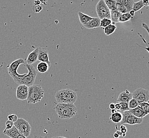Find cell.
Segmentation results:
<instances>
[{
	"label": "cell",
	"mask_w": 149,
	"mask_h": 138,
	"mask_svg": "<svg viewBox=\"0 0 149 138\" xmlns=\"http://www.w3.org/2000/svg\"><path fill=\"white\" fill-rule=\"evenodd\" d=\"M32 9L33 11L35 13H38L39 12H41L42 10V6L40 5H38V6H36V5H33L32 6Z\"/></svg>",
	"instance_id": "cell-31"
},
{
	"label": "cell",
	"mask_w": 149,
	"mask_h": 138,
	"mask_svg": "<svg viewBox=\"0 0 149 138\" xmlns=\"http://www.w3.org/2000/svg\"><path fill=\"white\" fill-rule=\"evenodd\" d=\"M78 16H79V20L80 21L81 24L83 26L86 24L88 22L91 21L93 19V17L86 15L81 12H78Z\"/></svg>",
	"instance_id": "cell-17"
},
{
	"label": "cell",
	"mask_w": 149,
	"mask_h": 138,
	"mask_svg": "<svg viewBox=\"0 0 149 138\" xmlns=\"http://www.w3.org/2000/svg\"><path fill=\"white\" fill-rule=\"evenodd\" d=\"M106 3L109 10L111 11H115L117 9V2L115 0H105Z\"/></svg>",
	"instance_id": "cell-23"
},
{
	"label": "cell",
	"mask_w": 149,
	"mask_h": 138,
	"mask_svg": "<svg viewBox=\"0 0 149 138\" xmlns=\"http://www.w3.org/2000/svg\"><path fill=\"white\" fill-rule=\"evenodd\" d=\"M53 109L61 120L70 119L74 117L78 111L74 104H72L57 103Z\"/></svg>",
	"instance_id": "cell-1"
},
{
	"label": "cell",
	"mask_w": 149,
	"mask_h": 138,
	"mask_svg": "<svg viewBox=\"0 0 149 138\" xmlns=\"http://www.w3.org/2000/svg\"><path fill=\"white\" fill-rule=\"evenodd\" d=\"M133 98L135 99L139 104L148 102L149 100V90L142 88H137L132 93Z\"/></svg>",
	"instance_id": "cell-7"
},
{
	"label": "cell",
	"mask_w": 149,
	"mask_h": 138,
	"mask_svg": "<svg viewBox=\"0 0 149 138\" xmlns=\"http://www.w3.org/2000/svg\"><path fill=\"white\" fill-rule=\"evenodd\" d=\"M55 98L57 103L74 104L77 100L78 96L74 91L66 89L57 91Z\"/></svg>",
	"instance_id": "cell-3"
},
{
	"label": "cell",
	"mask_w": 149,
	"mask_h": 138,
	"mask_svg": "<svg viewBox=\"0 0 149 138\" xmlns=\"http://www.w3.org/2000/svg\"><path fill=\"white\" fill-rule=\"evenodd\" d=\"M123 115V119L121 123L123 124H127L129 125H135L141 124L143 122V118H140L134 116L133 115L128 111H126L122 113Z\"/></svg>",
	"instance_id": "cell-9"
},
{
	"label": "cell",
	"mask_w": 149,
	"mask_h": 138,
	"mask_svg": "<svg viewBox=\"0 0 149 138\" xmlns=\"http://www.w3.org/2000/svg\"><path fill=\"white\" fill-rule=\"evenodd\" d=\"M118 111H117L116 109H111V114H113V113H116Z\"/></svg>",
	"instance_id": "cell-44"
},
{
	"label": "cell",
	"mask_w": 149,
	"mask_h": 138,
	"mask_svg": "<svg viewBox=\"0 0 149 138\" xmlns=\"http://www.w3.org/2000/svg\"><path fill=\"white\" fill-rule=\"evenodd\" d=\"M24 66L28 70V73L24 77H13L12 78L15 82L19 85L24 84L29 87L34 84L37 76V71L33 65L26 64Z\"/></svg>",
	"instance_id": "cell-2"
},
{
	"label": "cell",
	"mask_w": 149,
	"mask_h": 138,
	"mask_svg": "<svg viewBox=\"0 0 149 138\" xmlns=\"http://www.w3.org/2000/svg\"><path fill=\"white\" fill-rule=\"evenodd\" d=\"M128 103V107L130 109H134V108L137 107V106H139V103L137 102L135 99H133V98L130 100Z\"/></svg>",
	"instance_id": "cell-29"
},
{
	"label": "cell",
	"mask_w": 149,
	"mask_h": 138,
	"mask_svg": "<svg viewBox=\"0 0 149 138\" xmlns=\"http://www.w3.org/2000/svg\"><path fill=\"white\" fill-rule=\"evenodd\" d=\"M122 13L118 12L117 10L110 11V19L113 23H118L119 19Z\"/></svg>",
	"instance_id": "cell-21"
},
{
	"label": "cell",
	"mask_w": 149,
	"mask_h": 138,
	"mask_svg": "<svg viewBox=\"0 0 149 138\" xmlns=\"http://www.w3.org/2000/svg\"><path fill=\"white\" fill-rule=\"evenodd\" d=\"M143 4L144 6H148V3H149V0H143Z\"/></svg>",
	"instance_id": "cell-38"
},
{
	"label": "cell",
	"mask_w": 149,
	"mask_h": 138,
	"mask_svg": "<svg viewBox=\"0 0 149 138\" xmlns=\"http://www.w3.org/2000/svg\"><path fill=\"white\" fill-rule=\"evenodd\" d=\"M120 131L122 132L123 134H126V132H127V129L126 126L124 125L123 124H122L120 126Z\"/></svg>",
	"instance_id": "cell-35"
},
{
	"label": "cell",
	"mask_w": 149,
	"mask_h": 138,
	"mask_svg": "<svg viewBox=\"0 0 149 138\" xmlns=\"http://www.w3.org/2000/svg\"><path fill=\"white\" fill-rule=\"evenodd\" d=\"M142 27H143L144 29H145L147 31V32H148V33L149 35V27L148 26V24H146V23H142Z\"/></svg>",
	"instance_id": "cell-36"
},
{
	"label": "cell",
	"mask_w": 149,
	"mask_h": 138,
	"mask_svg": "<svg viewBox=\"0 0 149 138\" xmlns=\"http://www.w3.org/2000/svg\"><path fill=\"white\" fill-rule=\"evenodd\" d=\"M14 126V123L10 121H7L6 122V129H11L13 126Z\"/></svg>",
	"instance_id": "cell-34"
},
{
	"label": "cell",
	"mask_w": 149,
	"mask_h": 138,
	"mask_svg": "<svg viewBox=\"0 0 149 138\" xmlns=\"http://www.w3.org/2000/svg\"><path fill=\"white\" fill-rule=\"evenodd\" d=\"M17 138H27V137H26L25 136H24V135H21V134H20L19 135H18V137H17Z\"/></svg>",
	"instance_id": "cell-43"
},
{
	"label": "cell",
	"mask_w": 149,
	"mask_h": 138,
	"mask_svg": "<svg viewBox=\"0 0 149 138\" xmlns=\"http://www.w3.org/2000/svg\"><path fill=\"white\" fill-rule=\"evenodd\" d=\"M132 18L133 17L130 15L129 12H127V13L121 15L120 18H119V22H122V23L130 21Z\"/></svg>",
	"instance_id": "cell-24"
},
{
	"label": "cell",
	"mask_w": 149,
	"mask_h": 138,
	"mask_svg": "<svg viewBox=\"0 0 149 138\" xmlns=\"http://www.w3.org/2000/svg\"><path fill=\"white\" fill-rule=\"evenodd\" d=\"M128 111L130 112L132 115H133L134 116L140 118H143V117L146 116V114L144 113V112L142 111V109L139 107L137 106L134 109H130Z\"/></svg>",
	"instance_id": "cell-16"
},
{
	"label": "cell",
	"mask_w": 149,
	"mask_h": 138,
	"mask_svg": "<svg viewBox=\"0 0 149 138\" xmlns=\"http://www.w3.org/2000/svg\"><path fill=\"white\" fill-rule=\"evenodd\" d=\"M148 103H149V101H148Z\"/></svg>",
	"instance_id": "cell-51"
},
{
	"label": "cell",
	"mask_w": 149,
	"mask_h": 138,
	"mask_svg": "<svg viewBox=\"0 0 149 138\" xmlns=\"http://www.w3.org/2000/svg\"><path fill=\"white\" fill-rule=\"evenodd\" d=\"M109 108H110V109L111 110V109H115V104H114V103H111L109 104Z\"/></svg>",
	"instance_id": "cell-39"
},
{
	"label": "cell",
	"mask_w": 149,
	"mask_h": 138,
	"mask_svg": "<svg viewBox=\"0 0 149 138\" xmlns=\"http://www.w3.org/2000/svg\"><path fill=\"white\" fill-rule=\"evenodd\" d=\"M137 34H138V35L139 36H140V37H141V38H142V40L143 41V42L145 43V44H146V46H147V47H143V46H140V45H138L137 44V45L139 46V47H141V48H144V49H145L146 50V51H148V52L149 53V45H148V43H146V40H145V39H144V38L143 37V36H142L141 34H140L139 33H137Z\"/></svg>",
	"instance_id": "cell-33"
},
{
	"label": "cell",
	"mask_w": 149,
	"mask_h": 138,
	"mask_svg": "<svg viewBox=\"0 0 149 138\" xmlns=\"http://www.w3.org/2000/svg\"><path fill=\"white\" fill-rule=\"evenodd\" d=\"M3 134L4 135L9 137L10 138H17L18 135L21 134L20 132L18 131V130L15 126H13L11 129H5L3 131Z\"/></svg>",
	"instance_id": "cell-15"
},
{
	"label": "cell",
	"mask_w": 149,
	"mask_h": 138,
	"mask_svg": "<svg viewBox=\"0 0 149 138\" xmlns=\"http://www.w3.org/2000/svg\"><path fill=\"white\" fill-rule=\"evenodd\" d=\"M95 11L100 20L104 18L110 19V11L104 0H100L95 6Z\"/></svg>",
	"instance_id": "cell-6"
},
{
	"label": "cell",
	"mask_w": 149,
	"mask_h": 138,
	"mask_svg": "<svg viewBox=\"0 0 149 138\" xmlns=\"http://www.w3.org/2000/svg\"><path fill=\"white\" fill-rule=\"evenodd\" d=\"M120 105V109L119 112L122 113L123 112L126 111H128L130 110L129 107H128V102H119Z\"/></svg>",
	"instance_id": "cell-30"
},
{
	"label": "cell",
	"mask_w": 149,
	"mask_h": 138,
	"mask_svg": "<svg viewBox=\"0 0 149 138\" xmlns=\"http://www.w3.org/2000/svg\"><path fill=\"white\" fill-rule=\"evenodd\" d=\"M38 61L40 62H45L51 66V62L49 59L48 51L46 48L44 47H38Z\"/></svg>",
	"instance_id": "cell-11"
},
{
	"label": "cell",
	"mask_w": 149,
	"mask_h": 138,
	"mask_svg": "<svg viewBox=\"0 0 149 138\" xmlns=\"http://www.w3.org/2000/svg\"><path fill=\"white\" fill-rule=\"evenodd\" d=\"M119 135L118 133H117L116 132H115L113 133V137L115 138H119Z\"/></svg>",
	"instance_id": "cell-42"
},
{
	"label": "cell",
	"mask_w": 149,
	"mask_h": 138,
	"mask_svg": "<svg viewBox=\"0 0 149 138\" xmlns=\"http://www.w3.org/2000/svg\"><path fill=\"white\" fill-rule=\"evenodd\" d=\"M139 106L140 107L146 115L149 114V104L148 102H143L139 104Z\"/></svg>",
	"instance_id": "cell-27"
},
{
	"label": "cell",
	"mask_w": 149,
	"mask_h": 138,
	"mask_svg": "<svg viewBox=\"0 0 149 138\" xmlns=\"http://www.w3.org/2000/svg\"><path fill=\"white\" fill-rule=\"evenodd\" d=\"M28 88L29 87L24 85H19L16 89V97L17 98L21 100H27L28 96Z\"/></svg>",
	"instance_id": "cell-10"
},
{
	"label": "cell",
	"mask_w": 149,
	"mask_h": 138,
	"mask_svg": "<svg viewBox=\"0 0 149 138\" xmlns=\"http://www.w3.org/2000/svg\"><path fill=\"white\" fill-rule=\"evenodd\" d=\"M116 10L118 12H120V13H122V14H124V13H125L128 12L126 9L125 8V6H123L121 3H119V2H118L117 1H116Z\"/></svg>",
	"instance_id": "cell-28"
},
{
	"label": "cell",
	"mask_w": 149,
	"mask_h": 138,
	"mask_svg": "<svg viewBox=\"0 0 149 138\" xmlns=\"http://www.w3.org/2000/svg\"><path fill=\"white\" fill-rule=\"evenodd\" d=\"M14 126L21 135L26 137H28L30 135L31 127L29 123L26 120L22 118H18V120L14 123Z\"/></svg>",
	"instance_id": "cell-5"
},
{
	"label": "cell",
	"mask_w": 149,
	"mask_h": 138,
	"mask_svg": "<svg viewBox=\"0 0 149 138\" xmlns=\"http://www.w3.org/2000/svg\"><path fill=\"white\" fill-rule=\"evenodd\" d=\"M118 2L121 3L123 6H125L127 12H129L132 10V8L134 4V1L133 0H117Z\"/></svg>",
	"instance_id": "cell-19"
},
{
	"label": "cell",
	"mask_w": 149,
	"mask_h": 138,
	"mask_svg": "<svg viewBox=\"0 0 149 138\" xmlns=\"http://www.w3.org/2000/svg\"><path fill=\"white\" fill-rule=\"evenodd\" d=\"M117 133H118V135H119V136L120 137V136H122V137L123 133L122 132H120V131H117L116 132Z\"/></svg>",
	"instance_id": "cell-45"
},
{
	"label": "cell",
	"mask_w": 149,
	"mask_h": 138,
	"mask_svg": "<svg viewBox=\"0 0 149 138\" xmlns=\"http://www.w3.org/2000/svg\"><path fill=\"white\" fill-rule=\"evenodd\" d=\"M143 7L144 6L142 1H140L137 2H134L132 8V10H133L135 12H137L140 10L141 9H142Z\"/></svg>",
	"instance_id": "cell-25"
},
{
	"label": "cell",
	"mask_w": 149,
	"mask_h": 138,
	"mask_svg": "<svg viewBox=\"0 0 149 138\" xmlns=\"http://www.w3.org/2000/svg\"><path fill=\"white\" fill-rule=\"evenodd\" d=\"M100 20L99 18H93V19L88 22L86 24L84 25V27L88 29H93L100 27Z\"/></svg>",
	"instance_id": "cell-14"
},
{
	"label": "cell",
	"mask_w": 149,
	"mask_h": 138,
	"mask_svg": "<svg viewBox=\"0 0 149 138\" xmlns=\"http://www.w3.org/2000/svg\"><path fill=\"white\" fill-rule=\"evenodd\" d=\"M49 68V66L45 62H40L37 66V70L40 73H45Z\"/></svg>",
	"instance_id": "cell-20"
},
{
	"label": "cell",
	"mask_w": 149,
	"mask_h": 138,
	"mask_svg": "<svg viewBox=\"0 0 149 138\" xmlns=\"http://www.w3.org/2000/svg\"><path fill=\"white\" fill-rule=\"evenodd\" d=\"M112 24V21L110 19L108 18H104L102 20H100V27H102L103 28H104L108 26L109 25Z\"/></svg>",
	"instance_id": "cell-26"
},
{
	"label": "cell",
	"mask_w": 149,
	"mask_h": 138,
	"mask_svg": "<svg viewBox=\"0 0 149 138\" xmlns=\"http://www.w3.org/2000/svg\"><path fill=\"white\" fill-rule=\"evenodd\" d=\"M148 6H149V3H148Z\"/></svg>",
	"instance_id": "cell-50"
},
{
	"label": "cell",
	"mask_w": 149,
	"mask_h": 138,
	"mask_svg": "<svg viewBox=\"0 0 149 138\" xmlns=\"http://www.w3.org/2000/svg\"><path fill=\"white\" fill-rule=\"evenodd\" d=\"M39 138H48L47 136H44V137H42L40 136Z\"/></svg>",
	"instance_id": "cell-47"
},
{
	"label": "cell",
	"mask_w": 149,
	"mask_h": 138,
	"mask_svg": "<svg viewBox=\"0 0 149 138\" xmlns=\"http://www.w3.org/2000/svg\"><path fill=\"white\" fill-rule=\"evenodd\" d=\"M116 28V26L115 24H111L107 27L104 28V33L106 36H110L115 31Z\"/></svg>",
	"instance_id": "cell-22"
},
{
	"label": "cell",
	"mask_w": 149,
	"mask_h": 138,
	"mask_svg": "<svg viewBox=\"0 0 149 138\" xmlns=\"http://www.w3.org/2000/svg\"><path fill=\"white\" fill-rule=\"evenodd\" d=\"M38 48H36L33 51L31 52L28 55L27 59V64L29 65H32L38 61Z\"/></svg>",
	"instance_id": "cell-13"
},
{
	"label": "cell",
	"mask_w": 149,
	"mask_h": 138,
	"mask_svg": "<svg viewBox=\"0 0 149 138\" xmlns=\"http://www.w3.org/2000/svg\"><path fill=\"white\" fill-rule=\"evenodd\" d=\"M126 134H123L122 137H125Z\"/></svg>",
	"instance_id": "cell-48"
},
{
	"label": "cell",
	"mask_w": 149,
	"mask_h": 138,
	"mask_svg": "<svg viewBox=\"0 0 149 138\" xmlns=\"http://www.w3.org/2000/svg\"><path fill=\"white\" fill-rule=\"evenodd\" d=\"M56 138H68L64 137H61V136H59V137H56Z\"/></svg>",
	"instance_id": "cell-46"
},
{
	"label": "cell",
	"mask_w": 149,
	"mask_h": 138,
	"mask_svg": "<svg viewBox=\"0 0 149 138\" xmlns=\"http://www.w3.org/2000/svg\"><path fill=\"white\" fill-rule=\"evenodd\" d=\"M122 114L119 112H117L113 114H111L110 117V121L114 123H120L122 122Z\"/></svg>",
	"instance_id": "cell-18"
},
{
	"label": "cell",
	"mask_w": 149,
	"mask_h": 138,
	"mask_svg": "<svg viewBox=\"0 0 149 138\" xmlns=\"http://www.w3.org/2000/svg\"><path fill=\"white\" fill-rule=\"evenodd\" d=\"M8 120L15 123L18 120V116L15 114H10L8 116Z\"/></svg>",
	"instance_id": "cell-32"
},
{
	"label": "cell",
	"mask_w": 149,
	"mask_h": 138,
	"mask_svg": "<svg viewBox=\"0 0 149 138\" xmlns=\"http://www.w3.org/2000/svg\"><path fill=\"white\" fill-rule=\"evenodd\" d=\"M52 138H56V137H52Z\"/></svg>",
	"instance_id": "cell-49"
},
{
	"label": "cell",
	"mask_w": 149,
	"mask_h": 138,
	"mask_svg": "<svg viewBox=\"0 0 149 138\" xmlns=\"http://www.w3.org/2000/svg\"><path fill=\"white\" fill-rule=\"evenodd\" d=\"M25 62V61L23 59H19L17 60L12 62L9 66H8V71L11 77H24L26 75L27 73H24L23 75H20L17 72L19 66L22 64H24Z\"/></svg>",
	"instance_id": "cell-8"
},
{
	"label": "cell",
	"mask_w": 149,
	"mask_h": 138,
	"mask_svg": "<svg viewBox=\"0 0 149 138\" xmlns=\"http://www.w3.org/2000/svg\"><path fill=\"white\" fill-rule=\"evenodd\" d=\"M133 98L132 93L128 90H126L120 93L117 100V102H128Z\"/></svg>",
	"instance_id": "cell-12"
},
{
	"label": "cell",
	"mask_w": 149,
	"mask_h": 138,
	"mask_svg": "<svg viewBox=\"0 0 149 138\" xmlns=\"http://www.w3.org/2000/svg\"><path fill=\"white\" fill-rule=\"evenodd\" d=\"M129 13H130V15H131L132 17H134V15H135V12H134L133 10H131V11H130L129 12Z\"/></svg>",
	"instance_id": "cell-41"
},
{
	"label": "cell",
	"mask_w": 149,
	"mask_h": 138,
	"mask_svg": "<svg viewBox=\"0 0 149 138\" xmlns=\"http://www.w3.org/2000/svg\"><path fill=\"white\" fill-rule=\"evenodd\" d=\"M115 109H116L117 111L119 112L120 109V105L119 104V102H117L116 104H115Z\"/></svg>",
	"instance_id": "cell-37"
},
{
	"label": "cell",
	"mask_w": 149,
	"mask_h": 138,
	"mask_svg": "<svg viewBox=\"0 0 149 138\" xmlns=\"http://www.w3.org/2000/svg\"><path fill=\"white\" fill-rule=\"evenodd\" d=\"M40 1H35L34 2V5H36V6H38L40 4Z\"/></svg>",
	"instance_id": "cell-40"
},
{
	"label": "cell",
	"mask_w": 149,
	"mask_h": 138,
	"mask_svg": "<svg viewBox=\"0 0 149 138\" xmlns=\"http://www.w3.org/2000/svg\"><path fill=\"white\" fill-rule=\"evenodd\" d=\"M44 95V91L39 84H33L28 88L27 101L28 104H35L39 102Z\"/></svg>",
	"instance_id": "cell-4"
}]
</instances>
